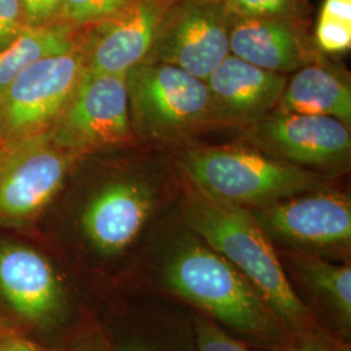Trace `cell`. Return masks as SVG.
<instances>
[{
  "label": "cell",
  "mask_w": 351,
  "mask_h": 351,
  "mask_svg": "<svg viewBox=\"0 0 351 351\" xmlns=\"http://www.w3.org/2000/svg\"><path fill=\"white\" fill-rule=\"evenodd\" d=\"M259 132L269 147L297 165H336L350 154L349 128L330 116L276 111L259 126Z\"/></svg>",
  "instance_id": "13"
},
{
  "label": "cell",
  "mask_w": 351,
  "mask_h": 351,
  "mask_svg": "<svg viewBox=\"0 0 351 351\" xmlns=\"http://www.w3.org/2000/svg\"><path fill=\"white\" fill-rule=\"evenodd\" d=\"M0 308L32 332L59 326L66 311V293L49 258L5 237H0Z\"/></svg>",
  "instance_id": "8"
},
{
  "label": "cell",
  "mask_w": 351,
  "mask_h": 351,
  "mask_svg": "<svg viewBox=\"0 0 351 351\" xmlns=\"http://www.w3.org/2000/svg\"><path fill=\"white\" fill-rule=\"evenodd\" d=\"M315 38L317 46L326 52L336 53L351 47V23L320 13Z\"/></svg>",
  "instance_id": "20"
},
{
  "label": "cell",
  "mask_w": 351,
  "mask_h": 351,
  "mask_svg": "<svg viewBox=\"0 0 351 351\" xmlns=\"http://www.w3.org/2000/svg\"><path fill=\"white\" fill-rule=\"evenodd\" d=\"M47 133L58 147L78 158L126 142L130 119L125 75L85 69Z\"/></svg>",
  "instance_id": "6"
},
{
  "label": "cell",
  "mask_w": 351,
  "mask_h": 351,
  "mask_svg": "<svg viewBox=\"0 0 351 351\" xmlns=\"http://www.w3.org/2000/svg\"><path fill=\"white\" fill-rule=\"evenodd\" d=\"M198 3H204V4H224L226 0H193Z\"/></svg>",
  "instance_id": "29"
},
{
  "label": "cell",
  "mask_w": 351,
  "mask_h": 351,
  "mask_svg": "<svg viewBox=\"0 0 351 351\" xmlns=\"http://www.w3.org/2000/svg\"><path fill=\"white\" fill-rule=\"evenodd\" d=\"M300 335L301 339L298 342L290 345L285 351H350L349 348L326 339L324 336L311 333L310 330Z\"/></svg>",
  "instance_id": "25"
},
{
  "label": "cell",
  "mask_w": 351,
  "mask_h": 351,
  "mask_svg": "<svg viewBox=\"0 0 351 351\" xmlns=\"http://www.w3.org/2000/svg\"><path fill=\"white\" fill-rule=\"evenodd\" d=\"M82 40L80 29L66 21L26 26L0 51V95L26 68L39 60L75 49Z\"/></svg>",
  "instance_id": "17"
},
{
  "label": "cell",
  "mask_w": 351,
  "mask_h": 351,
  "mask_svg": "<svg viewBox=\"0 0 351 351\" xmlns=\"http://www.w3.org/2000/svg\"><path fill=\"white\" fill-rule=\"evenodd\" d=\"M271 239L304 250L349 246L350 198L326 189L251 210Z\"/></svg>",
  "instance_id": "10"
},
{
  "label": "cell",
  "mask_w": 351,
  "mask_h": 351,
  "mask_svg": "<svg viewBox=\"0 0 351 351\" xmlns=\"http://www.w3.org/2000/svg\"><path fill=\"white\" fill-rule=\"evenodd\" d=\"M277 112L322 114L350 123L351 90L346 80L326 65H304L289 81Z\"/></svg>",
  "instance_id": "16"
},
{
  "label": "cell",
  "mask_w": 351,
  "mask_h": 351,
  "mask_svg": "<svg viewBox=\"0 0 351 351\" xmlns=\"http://www.w3.org/2000/svg\"><path fill=\"white\" fill-rule=\"evenodd\" d=\"M294 7V0H226L224 10L233 17H281Z\"/></svg>",
  "instance_id": "21"
},
{
  "label": "cell",
  "mask_w": 351,
  "mask_h": 351,
  "mask_svg": "<svg viewBox=\"0 0 351 351\" xmlns=\"http://www.w3.org/2000/svg\"><path fill=\"white\" fill-rule=\"evenodd\" d=\"M302 280L326 302L343 326L351 323V269L307 254L293 256Z\"/></svg>",
  "instance_id": "18"
},
{
  "label": "cell",
  "mask_w": 351,
  "mask_h": 351,
  "mask_svg": "<svg viewBox=\"0 0 351 351\" xmlns=\"http://www.w3.org/2000/svg\"><path fill=\"white\" fill-rule=\"evenodd\" d=\"M27 26L64 21L63 0H21Z\"/></svg>",
  "instance_id": "24"
},
{
  "label": "cell",
  "mask_w": 351,
  "mask_h": 351,
  "mask_svg": "<svg viewBox=\"0 0 351 351\" xmlns=\"http://www.w3.org/2000/svg\"><path fill=\"white\" fill-rule=\"evenodd\" d=\"M78 159L58 147L49 133L0 139V228L34 224Z\"/></svg>",
  "instance_id": "4"
},
{
  "label": "cell",
  "mask_w": 351,
  "mask_h": 351,
  "mask_svg": "<svg viewBox=\"0 0 351 351\" xmlns=\"http://www.w3.org/2000/svg\"><path fill=\"white\" fill-rule=\"evenodd\" d=\"M128 0H63V20L75 27L99 24L119 12Z\"/></svg>",
  "instance_id": "19"
},
{
  "label": "cell",
  "mask_w": 351,
  "mask_h": 351,
  "mask_svg": "<svg viewBox=\"0 0 351 351\" xmlns=\"http://www.w3.org/2000/svg\"><path fill=\"white\" fill-rule=\"evenodd\" d=\"M136 130L147 137H171L215 120L206 81L164 63H139L125 73Z\"/></svg>",
  "instance_id": "5"
},
{
  "label": "cell",
  "mask_w": 351,
  "mask_h": 351,
  "mask_svg": "<svg viewBox=\"0 0 351 351\" xmlns=\"http://www.w3.org/2000/svg\"><path fill=\"white\" fill-rule=\"evenodd\" d=\"M167 287L215 319L255 339L280 341L287 326L239 269L208 245L188 242L164 268Z\"/></svg>",
  "instance_id": "2"
},
{
  "label": "cell",
  "mask_w": 351,
  "mask_h": 351,
  "mask_svg": "<svg viewBox=\"0 0 351 351\" xmlns=\"http://www.w3.org/2000/svg\"><path fill=\"white\" fill-rule=\"evenodd\" d=\"M51 351H82L80 349H72V348H58V349H53Z\"/></svg>",
  "instance_id": "30"
},
{
  "label": "cell",
  "mask_w": 351,
  "mask_h": 351,
  "mask_svg": "<svg viewBox=\"0 0 351 351\" xmlns=\"http://www.w3.org/2000/svg\"><path fill=\"white\" fill-rule=\"evenodd\" d=\"M121 351H145L141 350V349H137V348H128V349H124V350Z\"/></svg>",
  "instance_id": "31"
},
{
  "label": "cell",
  "mask_w": 351,
  "mask_h": 351,
  "mask_svg": "<svg viewBox=\"0 0 351 351\" xmlns=\"http://www.w3.org/2000/svg\"><path fill=\"white\" fill-rule=\"evenodd\" d=\"M154 193L146 184L117 180L101 186L88 199L81 229L90 245L103 255H116L136 239L146 223Z\"/></svg>",
  "instance_id": "12"
},
{
  "label": "cell",
  "mask_w": 351,
  "mask_h": 351,
  "mask_svg": "<svg viewBox=\"0 0 351 351\" xmlns=\"http://www.w3.org/2000/svg\"><path fill=\"white\" fill-rule=\"evenodd\" d=\"M14 332H20V330L14 328L3 315L0 314V339L12 335Z\"/></svg>",
  "instance_id": "28"
},
{
  "label": "cell",
  "mask_w": 351,
  "mask_h": 351,
  "mask_svg": "<svg viewBox=\"0 0 351 351\" xmlns=\"http://www.w3.org/2000/svg\"><path fill=\"white\" fill-rule=\"evenodd\" d=\"M84 71L81 43L26 68L0 95V139L47 133Z\"/></svg>",
  "instance_id": "7"
},
{
  "label": "cell",
  "mask_w": 351,
  "mask_h": 351,
  "mask_svg": "<svg viewBox=\"0 0 351 351\" xmlns=\"http://www.w3.org/2000/svg\"><path fill=\"white\" fill-rule=\"evenodd\" d=\"M206 84L213 98L215 119L256 120L277 107L288 84L287 77L229 55Z\"/></svg>",
  "instance_id": "14"
},
{
  "label": "cell",
  "mask_w": 351,
  "mask_h": 351,
  "mask_svg": "<svg viewBox=\"0 0 351 351\" xmlns=\"http://www.w3.org/2000/svg\"><path fill=\"white\" fill-rule=\"evenodd\" d=\"M0 351H45L24 333L14 332L0 339Z\"/></svg>",
  "instance_id": "26"
},
{
  "label": "cell",
  "mask_w": 351,
  "mask_h": 351,
  "mask_svg": "<svg viewBox=\"0 0 351 351\" xmlns=\"http://www.w3.org/2000/svg\"><path fill=\"white\" fill-rule=\"evenodd\" d=\"M229 46L232 55L281 75L311 62L294 27L281 17H234Z\"/></svg>",
  "instance_id": "15"
},
{
  "label": "cell",
  "mask_w": 351,
  "mask_h": 351,
  "mask_svg": "<svg viewBox=\"0 0 351 351\" xmlns=\"http://www.w3.org/2000/svg\"><path fill=\"white\" fill-rule=\"evenodd\" d=\"M217 5L186 0L172 7L142 63L171 64L206 81L230 55L228 13Z\"/></svg>",
  "instance_id": "9"
},
{
  "label": "cell",
  "mask_w": 351,
  "mask_h": 351,
  "mask_svg": "<svg viewBox=\"0 0 351 351\" xmlns=\"http://www.w3.org/2000/svg\"><path fill=\"white\" fill-rule=\"evenodd\" d=\"M320 13L351 23V0H324Z\"/></svg>",
  "instance_id": "27"
},
{
  "label": "cell",
  "mask_w": 351,
  "mask_h": 351,
  "mask_svg": "<svg viewBox=\"0 0 351 351\" xmlns=\"http://www.w3.org/2000/svg\"><path fill=\"white\" fill-rule=\"evenodd\" d=\"M181 167L202 195L249 210L326 189L322 176L245 146L189 150Z\"/></svg>",
  "instance_id": "3"
},
{
  "label": "cell",
  "mask_w": 351,
  "mask_h": 351,
  "mask_svg": "<svg viewBox=\"0 0 351 351\" xmlns=\"http://www.w3.org/2000/svg\"><path fill=\"white\" fill-rule=\"evenodd\" d=\"M188 226L246 277L294 333L313 330V317L285 275L272 239L249 208L191 194L184 203Z\"/></svg>",
  "instance_id": "1"
},
{
  "label": "cell",
  "mask_w": 351,
  "mask_h": 351,
  "mask_svg": "<svg viewBox=\"0 0 351 351\" xmlns=\"http://www.w3.org/2000/svg\"><path fill=\"white\" fill-rule=\"evenodd\" d=\"M171 4L172 0H128L110 19L90 26L81 40L85 69L125 75L142 63Z\"/></svg>",
  "instance_id": "11"
},
{
  "label": "cell",
  "mask_w": 351,
  "mask_h": 351,
  "mask_svg": "<svg viewBox=\"0 0 351 351\" xmlns=\"http://www.w3.org/2000/svg\"><path fill=\"white\" fill-rule=\"evenodd\" d=\"M26 26L21 0H0V51L5 49Z\"/></svg>",
  "instance_id": "23"
},
{
  "label": "cell",
  "mask_w": 351,
  "mask_h": 351,
  "mask_svg": "<svg viewBox=\"0 0 351 351\" xmlns=\"http://www.w3.org/2000/svg\"><path fill=\"white\" fill-rule=\"evenodd\" d=\"M195 336L198 351H250L215 323L202 317L195 319Z\"/></svg>",
  "instance_id": "22"
}]
</instances>
